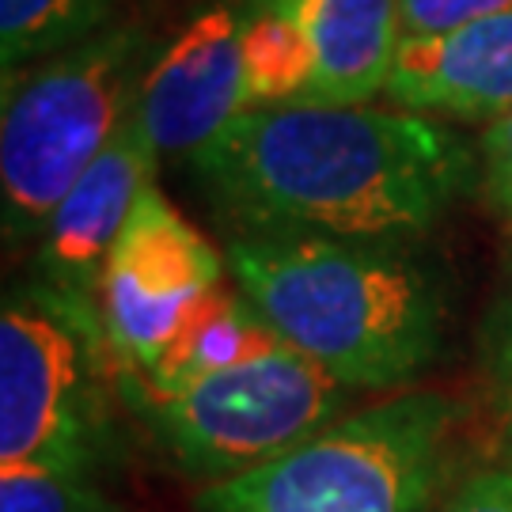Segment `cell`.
Returning a JSON list of instances; mask_svg holds the SVG:
<instances>
[{
	"mask_svg": "<svg viewBox=\"0 0 512 512\" xmlns=\"http://www.w3.org/2000/svg\"><path fill=\"white\" fill-rule=\"evenodd\" d=\"M239 236H418L471 179L467 145L414 114L365 107L247 110L194 156Z\"/></svg>",
	"mask_w": 512,
	"mask_h": 512,
	"instance_id": "cell-1",
	"label": "cell"
},
{
	"mask_svg": "<svg viewBox=\"0 0 512 512\" xmlns=\"http://www.w3.org/2000/svg\"><path fill=\"white\" fill-rule=\"evenodd\" d=\"M228 270L277 338L342 387L406 384L437 349L429 277L376 239L236 236Z\"/></svg>",
	"mask_w": 512,
	"mask_h": 512,
	"instance_id": "cell-2",
	"label": "cell"
},
{
	"mask_svg": "<svg viewBox=\"0 0 512 512\" xmlns=\"http://www.w3.org/2000/svg\"><path fill=\"white\" fill-rule=\"evenodd\" d=\"M148 76V38L110 27L31 76L4 80L0 186L4 232H42L76 179L137 110Z\"/></svg>",
	"mask_w": 512,
	"mask_h": 512,
	"instance_id": "cell-3",
	"label": "cell"
},
{
	"mask_svg": "<svg viewBox=\"0 0 512 512\" xmlns=\"http://www.w3.org/2000/svg\"><path fill=\"white\" fill-rule=\"evenodd\" d=\"M456 406L399 395L334 421L293 452L202 490V512H425Z\"/></svg>",
	"mask_w": 512,
	"mask_h": 512,
	"instance_id": "cell-4",
	"label": "cell"
},
{
	"mask_svg": "<svg viewBox=\"0 0 512 512\" xmlns=\"http://www.w3.org/2000/svg\"><path fill=\"white\" fill-rule=\"evenodd\" d=\"M103 319L88 296L35 289L0 315V463L84 475L99 437Z\"/></svg>",
	"mask_w": 512,
	"mask_h": 512,
	"instance_id": "cell-5",
	"label": "cell"
},
{
	"mask_svg": "<svg viewBox=\"0 0 512 512\" xmlns=\"http://www.w3.org/2000/svg\"><path fill=\"white\" fill-rule=\"evenodd\" d=\"M137 399L186 471L220 482L327 429L342 406V384L281 342L262 357L183 384H137Z\"/></svg>",
	"mask_w": 512,
	"mask_h": 512,
	"instance_id": "cell-6",
	"label": "cell"
},
{
	"mask_svg": "<svg viewBox=\"0 0 512 512\" xmlns=\"http://www.w3.org/2000/svg\"><path fill=\"white\" fill-rule=\"evenodd\" d=\"M224 274L217 247L148 186L133 205L99 274V319L110 349L133 372H148L175 338L186 311Z\"/></svg>",
	"mask_w": 512,
	"mask_h": 512,
	"instance_id": "cell-7",
	"label": "cell"
},
{
	"mask_svg": "<svg viewBox=\"0 0 512 512\" xmlns=\"http://www.w3.org/2000/svg\"><path fill=\"white\" fill-rule=\"evenodd\" d=\"M133 114L160 156H198L247 114L243 16L236 8L213 4L171 38L148 65Z\"/></svg>",
	"mask_w": 512,
	"mask_h": 512,
	"instance_id": "cell-8",
	"label": "cell"
},
{
	"mask_svg": "<svg viewBox=\"0 0 512 512\" xmlns=\"http://www.w3.org/2000/svg\"><path fill=\"white\" fill-rule=\"evenodd\" d=\"M156 160L160 152L152 148L137 114H129L126 126L110 137V145L76 179L42 228V262L57 289L84 296L99 285L103 262L122 236L133 205L148 186H156Z\"/></svg>",
	"mask_w": 512,
	"mask_h": 512,
	"instance_id": "cell-9",
	"label": "cell"
},
{
	"mask_svg": "<svg viewBox=\"0 0 512 512\" xmlns=\"http://www.w3.org/2000/svg\"><path fill=\"white\" fill-rule=\"evenodd\" d=\"M384 95L406 110L501 118L512 110V12L444 35L403 38Z\"/></svg>",
	"mask_w": 512,
	"mask_h": 512,
	"instance_id": "cell-10",
	"label": "cell"
},
{
	"mask_svg": "<svg viewBox=\"0 0 512 512\" xmlns=\"http://www.w3.org/2000/svg\"><path fill=\"white\" fill-rule=\"evenodd\" d=\"M304 27L315 80L300 107H361L387 88L403 42L399 0H270Z\"/></svg>",
	"mask_w": 512,
	"mask_h": 512,
	"instance_id": "cell-11",
	"label": "cell"
},
{
	"mask_svg": "<svg viewBox=\"0 0 512 512\" xmlns=\"http://www.w3.org/2000/svg\"><path fill=\"white\" fill-rule=\"evenodd\" d=\"M277 346H281V338L251 308V300L243 293H224L217 285L213 293H205L194 308L186 311V319L179 323L164 353L156 357V365L148 372H137V384H183V380H194L205 372L243 365V361L262 357Z\"/></svg>",
	"mask_w": 512,
	"mask_h": 512,
	"instance_id": "cell-12",
	"label": "cell"
},
{
	"mask_svg": "<svg viewBox=\"0 0 512 512\" xmlns=\"http://www.w3.org/2000/svg\"><path fill=\"white\" fill-rule=\"evenodd\" d=\"M239 16L247 110L300 107L315 80V50L304 27L270 0H247Z\"/></svg>",
	"mask_w": 512,
	"mask_h": 512,
	"instance_id": "cell-13",
	"label": "cell"
},
{
	"mask_svg": "<svg viewBox=\"0 0 512 512\" xmlns=\"http://www.w3.org/2000/svg\"><path fill=\"white\" fill-rule=\"evenodd\" d=\"M118 0H0L4 76L42 54L73 50L99 35Z\"/></svg>",
	"mask_w": 512,
	"mask_h": 512,
	"instance_id": "cell-14",
	"label": "cell"
},
{
	"mask_svg": "<svg viewBox=\"0 0 512 512\" xmlns=\"http://www.w3.org/2000/svg\"><path fill=\"white\" fill-rule=\"evenodd\" d=\"M110 505L84 482V475L0 463V512H107Z\"/></svg>",
	"mask_w": 512,
	"mask_h": 512,
	"instance_id": "cell-15",
	"label": "cell"
},
{
	"mask_svg": "<svg viewBox=\"0 0 512 512\" xmlns=\"http://www.w3.org/2000/svg\"><path fill=\"white\" fill-rule=\"evenodd\" d=\"M512 0H399L403 16V38L444 35L467 23L509 16Z\"/></svg>",
	"mask_w": 512,
	"mask_h": 512,
	"instance_id": "cell-16",
	"label": "cell"
},
{
	"mask_svg": "<svg viewBox=\"0 0 512 512\" xmlns=\"http://www.w3.org/2000/svg\"><path fill=\"white\" fill-rule=\"evenodd\" d=\"M482 183L490 202L512 220V110L501 114L482 137Z\"/></svg>",
	"mask_w": 512,
	"mask_h": 512,
	"instance_id": "cell-17",
	"label": "cell"
},
{
	"mask_svg": "<svg viewBox=\"0 0 512 512\" xmlns=\"http://www.w3.org/2000/svg\"><path fill=\"white\" fill-rule=\"evenodd\" d=\"M444 512H512V471H478L459 486Z\"/></svg>",
	"mask_w": 512,
	"mask_h": 512,
	"instance_id": "cell-18",
	"label": "cell"
},
{
	"mask_svg": "<svg viewBox=\"0 0 512 512\" xmlns=\"http://www.w3.org/2000/svg\"><path fill=\"white\" fill-rule=\"evenodd\" d=\"M107 512H110V509H107Z\"/></svg>",
	"mask_w": 512,
	"mask_h": 512,
	"instance_id": "cell-19",
	"label": "cell"
}]
</instances>
